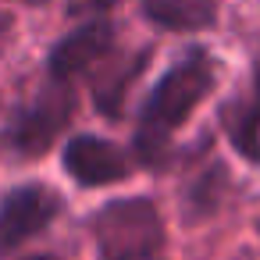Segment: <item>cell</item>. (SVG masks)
<instances>
[{
  "mask_svg": "<svg viewBox=\"0 0 260 260\" xmlns=\"http://www.w3.org/2000/svg\"><path fill=\"white\" fill-rule=\"evenodd\" d=\"M143 15L171 32H200L214 25L217 0H143Z\"/></svg>",
  "mask_w": 260,
  "mask_h": 260,
  "instance_id": "ba28073f",
  "label": "cell"
},
{
  "mask_svg": "<svg viewBox=\"0 0 260 260\" xmlns=\"http://www.w3.org/2000/svg\"><path fill=\"white\" fill-rule=\"evenodd\" d=\"M114 40H118L114 22H107V18H89V22H82L79 29H72V32L50 50V61H47L50 79H57V82H75V79L89 75L93 68H100V64L111 57Z\"/></svg>",
  "mask_w": 260,
  "mask_h": 260,
  "instance_id": "5b68a950",
  "label": "cell"
},
{
  "mask_svg": "<svg viewBox=\"0 0 260 260\" xmlns=\"http://www.w3.org/2000/svg\"><path fill=\"white\" fill-rule=\"evenodd\" d=\"M61 214V196L40 182L15 185L0 200V253H11L43 235Z\"/></svg>",
  "mask_w": 260,
  "mask_h": 260,
  "instance_id": "277c9868",
  "label": "cell"
},
{
  "mask_svg": "<svg viewBox=\"0 0 260 260\" xmlns=\"http://www.w3.org/2000/svg\"><path fill=\"white\" fill-rule=\"evenodd\" d=\"M217 82V64L203 47L185 50L150 89L139 125H136V153L143 164H160L171 136L192 118V111L203 104V96Z\"/></svg>",
  "mask_w": 260,
  "mask_h": 260,
  "instance_id": "6da1fadb",
  "label": "cell"
},
{
  "mask_svg": "<svg viewBox=\"0 0 260 260\" xmlns=\"http://www.w3.org/2000/svg\"><path fill=\"white\" fill-rule=\"evenodd\" d=\"M72 107H75L72 82H57V79H50V86L40 89L36 100L15 114V121L8 125V143H11L22 157L43 153V150L61 136V128L68 125Z\"/></svg>",
  "mask_w": 260,
  "mask_h": 260,
  "instance_id": "3957f363",
  "label": "cell"
},
{
  "mask_svg": "<svg viewBox=\"0 0 260 260\" xmlns=\"http://www.w3.org/2000/svg\"><path fill=\"white\" fill-rule=\"evenodd\" d=\"M64 171L82 185V189H93V185H114L121 178H128L132 171V160L128 153L111 143V139H100V136H72L64 143Z\"/></svg>",
  "mask_w": 260,
  "mask_h": 260,
  "instance_id": "8992f818",
  "label": "cell"
},
{
  "mask_svg": "<svg viewBox=\"0 0 260 260\" xmlns=\"http://www.w3.org/2000/svg\"><path fill=\"white\" fill-rule=\"evenodd\" d=\"M224 132H228V143L239 150V157H246L253 164L260 160V64L253 72L249 96L228 104V111H224Z\"/></svg>",
  "mask_w": 260,
  "mask_h": 260,
  "instance_id": "52a82bcc",
  "label": "cell"
},
{
  "mask_svg": "<svg viewBox=\"0 0 260 260\" xmlns=\"http://www.w3.org/2000/svg\"><path fill=\"white\" fill-rule=\"evenodd\" d=\"M96 260H157L164 249V221L153 200H111L93 217Z\"/></svg>",
  "mask_w": 260,
  "mask_h": 260,
  "instance_id": "7a4b0ae2",
  "label": "cell"
}]
</instances>
